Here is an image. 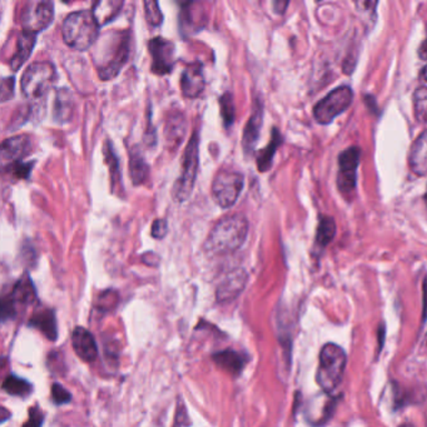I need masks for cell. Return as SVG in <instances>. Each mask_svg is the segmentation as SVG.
I'll use <instances>...</instances> for the list:
<instances>
[{
  "label": "cell",
  "instance_id": "6da1fadb",
  "mask_svg": "<svg viewBox=\"0 0 427 427\" xmlns=\"http://www.w3.org/2000/svg\"><path fill=\"white\" fill-rule=\"evenodd\" d=\"M131 54V33L115 30L99 38L93 52L94 66L99 77L110 81L118 76Z\"/></svg>",
  "mask_w": 427,
  "mask_h": 427
},
{
  "label": "cell",
  "instance_id": "7a4b0ae2",
  "mask_svg": "<svg viewBox=\"0 0 427 427\" xmlns=\"http://www.w3.org/2000/svg\"><path fill=\"white\" fill-rule=\"evenodd\" d=\"M248 228V221L243 214H228L219 219L211 230L204 242V248L211 255L235 252L246 241Z\"/></svg>",
  "mask_w": 427,
  "mask_h": 427
},
{
  "label": "cell",
  "instance_id": "3957f363",
  "mask_svg": "<svg viewBox=\"0 0 427 427\" xmlns=\"http://www.w3.org/2000/svg\"><path fill=\"white\" fill-rule=\"evenodd\" d=\"M64 43L73 49H89L99 38V25L92 11H73L66 16L62 25Z\"/></svg>",
  "mask_w": 427,
  "mask_h": 427
},
{
  "label": "cell",
  "instance_id": "277c9868",
  "mask_svg": "<svg viewBox=\"0 0 427 427\" xmlns=\"http://www.w3.org/2000/svg\"><path fill=\"white\" fill-rule=\"evenodd\" d=\"M346 363L347 356L342 347L334 344L323 346L320 352L316 381L326 394H332L340 386L345 375Z\"/></svg>",
  "mask_w": 427,
  "mask_h": 427
},
{
  "label": "cell",
  "instance_id": "5b68a950",
  "mask_svg": "<svg viewBox=\"0 0 427 427\" xmlns=\"http://www.w3.org/2000/svg\"><path fill=\"white\" fill-rule=\"evenodd\" d=\"M57 78V71L50 62H35L27 66L21 81L22 92L29 100L43 102Z\"/></svg>",
  "mask_w": 427,
  "mask_h": 427
},
{
  "label": "cell",
  "instance_id": "8992f818",
  "mask_svg": "<svg viewBox=\"0 0 427 427\" xmlns=\"http://www.w3.org/2000/svg\"><path fill=\"white\" fill-rule=\"evenodd\" d=\"M198 133H193L191 141L187 146L185 154H183V165H182V173L178 180L175 181L173 186V192L172 196L177 202H186L189 196L192 194L193 187L196 183V177H197L198 167H199V160H198Z\"/></svg>",
  "mask_w": 427,
  "mask_h": 427
},
{
  "label": "cell",
  "instance_id": "52a82bcc",
  "mask_svg": "<svg viewBox=\"0 0 427 427\" xmlns=\"http://www.w3.org/2000/svg\"><path fill=\"white\" fill-rule=\"evenodd\" d=\"M353 92L349 86H341L331 90L313 108V117L320 124H329L350 108Z\"/></svg>",
  "mask_w": 427,
  "mask_h": 427
},
{
  "label": "cell",
  "instance_id": "ba28073f",
  "mask_svg": "<svg viewBox=\"0 0 427 427\" xmlns=\"http://www.w3.org/2000/svg\"><path fill=\"white\" fill-rule=\"evenodd\" d=\"M245 186L243 175L235 170H219L212 182V196L222 209H230Z\"/></svg>",
  "mask_w": 427,
  "mask_h": 427
},
{
  "label": "cell",
  "instance_id": "9c48e42d",
  "mask_svg": "<svg viewBox=\"0 0 427 427\" xmlns=\"http://www.w3.org/2000/svg\"><path fill=\"white\" fill-rule=\"evenodd\" d=\"M54 18V4L48 0L29 1L23 8L21 14V25L23 33L37 34L49 27Z\"/></svg>",
  "mask_w": 427,
  "mask_h": 427
},
{
  "label": "cell",
  "instance_id": "30bf717a",
  "mask_svg": "<svg viewBox=\"0 0 427 427\" xmlns=\"http://www.w3.org/2000/svg\"><path fill=\"white\" fill-rule=\"evenodd\" d=\"M361 149L358 147H350L346 149L339 157V175L337 187L345 197H350L356 189L357 168L360 165Z\"/></svg>",
  "mask_w": 427,
  "mask_h": 427
},
{
  "label": "cell",
  "instance_id": "8fae6325",
  "mask_svg": "<svg viewBox=\"0 0 427 427\" xmlns=\"http://www.w3.org/2000/svg\"><path fill=\"white\" fill-rule=\"evenodd\" d=\"M148 49L152 57V71L158 76L170 73L175 63V44L168 39L156 37L149 40Z\"/></svg>",
  "mask_w": 427,
  "mask_h": 427
},
{
  "label": "cell",
  "instance_id": "7c38bea8",
  "mask_svg": "<svg viewBox=\"0 0 427 427\" xmlns=\"http://www.w3.org/2000/svg\"><path fill=\"white\" fill-rule=\"evenodd\" d=\"M35 300V290L33 283L28 276H24L18 281L17 285L11 291L9 297H6L1 302V316L3 320L8 317H14L18 311V307H25L32 305Z\"/></svg>",
  "mask_w": 427,
  "mask_h": 427
},
{
  "label": "cell",
  "instance_id": "4fadbf2b",
  "mask_svg": "<svg viewBox=\"0 0 427 427\" xmlns=\"http://www.w3.org/2000/svg\"><path fill=\"white\" fill-rule=\"evenodd\" d=\"M71 345L77 356L84 362H93L98 357V347L93 334L84 327H76L71 334Z\"/></svg>",
  "mask_w": 427,
  "mask_h": 427
},
{
  "label": "cell",
  "instance_id": "5bb4252c",
  "mask_svg": "<svg viewBox=\"0 0 427 427\" xmlns=\"http://www.w3.org/2000/svg\"><path fill=\"white\" fill-rule=\"evenodd\" d=\"M206 86L204 76H203V66L201 63H193L186 66L182 73L181 89L182 93L187 98H197L201 95Z\"/></svg>",
  "mask_w": 427,
  "mask_h": 427
},
{
  "label": "cell",
  "instance_id": "9a60e30c",
  "mask_svg": "<svg viewBox=\"0 0 427 427\" xmlns=\"http://www.w3.org/2000/svg\"><path fill=\"white\" fill-rule=\"evenodd\" d=\"M247 272L245 269H238L232 271L226 277L217 288V301L230 302L241 293L247 283Z\"/></svg>",
  "mask_w": 427,
  "mask_h": 427
},
{
  "label": "cell",
  "instance_id": "2e32d148",
  "mask_svg": "<svg viewBox=\"0 0 427 427\" xmlns=\"http://www.w3.org/2000/svg\"><path fill=\"white\" fill-rule=\"evenodd\" d=\"M30 148H32L30 138L25 134L6 138L1 146L3 160L9 163H19L24 157H27L30 152Z\"/></svg>",
  "mask_w": 427,
  "mask_h": 427
},
{
  "label": "cell",
  "instance_id": "e0dca14e",
  "mask_svg": "<svg viewBox=\"0 0 427 427\" xmlns=\"http://www.w3.org/2000/svg\"><path fill=\"white\" fill-rule=\"evenodd\" d=\"M263 121V107L261 102H256L255 107H253V112L250 119L247 122L246 127H245V131H243V137H242V146L246 153H252L255 148H256V144L258 142V138H259V131H261V127H262Z\"/></svg>",
  "mask_w": 427,
  "mask_h": 427
},
{
  "label": "cell",
  "instance_id": "ac0fdd59",
  "mask_svg": "<svg viewBox=\"0 0 427 427\" xmlns=\"http://www.w3.org/2000/svg\"><path fill=\"white\" fill-rule=\"evenodd\" d=\"M187 121L186 117L181 110L170 112L167 122H165V141L170 144V148H178L183 138L186 136Z\"/></svg>",
  "mask_w": 427,
  "mask_h": 427
},
{
  "label": "cell",
  "instance_id": "d6986e66",
  "mask_svg": "<svg viewBox=\"0 0 427 427\" xmlns=\"http://www.w3.org/2000/svg\"><path fill=\"white\" fill-rule=\"evenodd\" d=\"M409 163L415 175H427V131H422L412 144Z\"/></svg>",
  "mask_w": 427,
  "mask_h": 427
},
{
  "label": "cell",
  "instance_id": "ffe728a7",
  "mask_svg": "<svg viewBox=\"0 0 427 427\" xmlns=\"http://www.w3.org/2000/svg\"><path fill=\"white\" fill-rule=\"evenodd\" d=\"M74 113V99L66 88L57 90L53 107V117L58 123H66Z\"/></svg>",
  "mask_w": 427,
  "mask_h": 427
},
{
  "label": "cell",
  "instance_id": "44dd1931",
  "mask_svg": "<svg viewBox=\"0 0 427 427\" xmlns=\"http://www.w3.org/2000/svg\"><path fill=\"white\" fill-rule=\"evenodd\" d=\"M123 1L121 0H98L92 6V14H93L95 22L99 27H103L105 24L112 22L122 11Z\"/></svg>",
  "mask_w": 427,
  "mask_h": 427
},
{
  "label": "cell",
  "instance_id": "7402d4cb",
  "mask_svg": "<svg viewBox=\"0 0 427 427\" xmlns=\"http://www.w3.org/2000/svg\"><path fill=\"white\" fill-rule=\"evenodd\" d=\"M29 324L34 329H39L48 340H57L58 327H57L54 311L42 310L39 312L34 313L33 317L30 318V321H29Z\"/></svg>",
  "mask_w": 427,
  "mask_h": 427
},
{
  "label": "cell",
  "instance_id": "603a6c76",
  "mask_svg": "<svg viewBox=\"0 0 427 427\" xmlns=\"http://www.w3.org/2000/svg\"><path fill=\"white\" fill-rule=\"evenodd\" d=\"M214 361L232 376H238L245 366V360L241 353L233 350L221 351L214 353Z\"/></svg>",
  "mask_w": 427,
  "mask_h": 427
},
{
  "label": "cell",
  "instance_id": "cb8c5ba5",
  "mask_svg": "<svg viewBox=\"0 0 427 427\" xmlns=\"http://www.w3.org/2000/svg\"><path fill=\"white\" fill-rule=\"evenodd\" d=\"M35 38H37V35L27 33H23L19 37L17 49H16L14 55L11 57V63H9V66H11L13 71H17L28 61V58L32 54L34 44H35Z\"/></svg>",
  "mask_w": 427,
  "mask_h": 427
},
{
  "label": "cell",
  "instance_id": "d4e9b609",
  "mask_svg": "<svg viewBox=\"0 0 427 427\" xmlns=\"http://www.w3.org/2000/svg\"><path fill=\"white\" fill-rule=\"evenodd\" d=\"M281 144H282V136L274 128V131H272V138H271V141L267 144V147H264L258 153L257 167L259 172H267L272 167L274 154H276V151H277Z\"/></svg>",
  "mask_w": 427,
  "mask_h": 427
},
{
  "label": "cell",
  "instance_id": "484cf974",
  "mask_svg": "<svg viewBox=\"0 0 427 427\" xmlns=\"http://www.w3.org/2000/svg\"><path fill=\"white\" fill-rule=\"evenodd\" d=\"M129 173L133 183L138 186L148 178L149 167L141 152L133 149L129 152Z\"/></svg>",
  "mask_w": 427,
  "mask_h": 427
},
{
  "label": "cell",
  "instance_id": "4316f807",
  "mask_svg": "<svg viewBox=\"0 0 427 427\" xmlns=\"http://www.w3.org/2000/svg\"><path fill=\"white\" fill-rule=\"evenodd\" d=\"M3 390L6 394L18 397H27L28 394L33 391L32 384H29L27 380L18 378L16 375H9L3 382Z\"/></svg>",
  "mask_w": 427,
  "mask_h": 427
},
{
  "label": "cell",
  "instance_id": "83f0119b",
  "mask_svg": "<svg viewBox=\"0 0 427 427\" xmlns=\"http://www.w3.org/2000/svg\"><path fill=\"white\" fill-rule=\"evenodd\" d=\"M336 235V223L332 217H322L320 219V223L317 227V235H316V243L318 247L324 248L329 246V243Z\"/></svg>",
  "mask_w": 427,
  "mask_h": 427
},
{
  "label": "cell",
  "instance_id": "f1b7e54d",
  "mask_svg": "<svg viewBox=\"0 0 427 427\" xmlns=\"http://www.w3.org/2000/svg\"><path fill=\"white\" fill-rule=\"evenodd\" d=\"M414 108L417 121L427 124V87L417 88L414 93Z\"/></svg>",
  "mask_w": 427,
  "mask_h": 427
},
{
  "label": "cell",
  "instance_id": "f546056e",
  "mask_svg": "<svg viewBox=\"0 0 427 427\" xmlns=\"http://www.w3.org/2000/svg\"><path fill=\"white\" fill-rule=\"evenodd\" d=\"M219 105H221V115H222V118L225 122V126H232L233 121H235V105H233L232 94H223L219 98Z\"/></svg>",
  "mask_w": 427,
  "mask_h": 427
},
{
  "label": "cell",
  "instance_id": "4dcf8cb0",
  "mask_svg": "<svg viewBox=\"0 0 427 427\" xmlns=\"http://www.w3.org/2000/svg\"><path fill=\"white\" fill-rule=\"evenodd\" d=\"M143 6H144V13H146L147 22L153 27H159L163 23V14H162L160 8H159L158 1L146 0L143 3Z\"/></svg>",
  "mask_w": 427,
  "mask_h": 427
},
{
  "label": "cell",
  "instance_id": "1f68e13d",
  "mask_svg": "<svg viewBox=\"0 0 427 427\" xmlns=\"http://www.w3.org/2000/svg\"><path fill=\"white\" fill-rule=\"evenodd\" d=\"M105 160L110 165V177H112V182H113V187H115V182H118V178L121 177L119 173V162L118 158L113 152L112 148V144L110 142H107V147H105Z\"/></svg>",
  "mask_w": 427,
  "mask_h": 427
},
{
  "label": "cell",
  "instance_id": "d6a6232c",
  "mask_svg": "<svg viewBox=\"0 0 427 427\" xmlns=\"http://www.w3.org/2000/svg\"><path fill=\"white\" fill-rule=\"evenodd\" d=\"M52 400L55 405H64L71 400V394L62 385L53 384L52 386Z\"/></svg>",
  "mask_w": 427,
  "mask_h": 427
},
{
  "label": "cell",
  "instance_id": "836d02e7",
  "mask_svg": "<svg viewBox=\"0 0 427 427\" xmlns=\"http://www.w3.org/2000/svg\"><path fill=\"white\" fill-rule=\"evenodd\" d=\"M44 416L43 412L39 407H33L29 411V419L25 422L24 427H42L43 425Z\"/></svg>",
  "mask_w": 427,
  "mask_h": 427
},
{
  "label": "cell",
  "instance_id": "e575fe53",
  "mask_svg": "<svg viewBox=\"0 0 427 427\" xmlns=\"http://www.w3.org/2000/svg\"><path fill=\"white\" fill-rule=\"evenodd\" d=\"M168 232V225L165 222V219H156L152 225V237L157 238V240H162Z\"/></svg>",
  "mask_w": 427,
  "mask_h": 427
},
{
  "label": "cell",
  "instance_id": "d590c367",
  "mask_svg": "<svg viewBox=\"0 0 427 427\" xmlns=\"http://www.w3.org/2000/svg\"><path fill=\"white\" fill-rule=\"evenodd\" d=\"M14 94V78H4L1 83V100L6 102Z\"/></svg>",
  "mask_w": 427,
  "mask_h": 427
},
{
  "label": "cell",
  "instance_id": "8d00e7d4",
  "mask_svg": "<svg viewBox=\"0 0 427 427\" xmlns=\"http://www.w3.org/2000/svg\"><path fill=\"white\" fill-rule=\"evenodd\" d=\"M419 57L421 58L422 61H427V37L419 48Z\"/></svg>",
  "mask_w": 427,
  "mask_h": 427
},
{
  "label": "cell",
  "instance_id": "74e56055",
  "mask_svg": "<svg viewBox=\"0 0 427 427\" xmlns=\"http://www.w3.org/2000/svg\"><path fill=\"white\" fill-rule=\"evenodd\" d=\"M420 79H421L422 82L427 83V64L420 71Z\"/></svg>",
  "mask_w": 427,
  "mask_h": 427
},
{
  "label": "cell",
  "instance_id": "f35d334b",
  "mask_svg": "<svg viewBox=\"0 0 427 427\" xmlns=\"http://www.w3.org/2000/svg\"><path fill=\"white\" fill-rule=\"evenodd\" d=\"M400 427H414V426H412V425H410V423H404V425H401Z\"/></svg>",
  "mask_w": 427,
  "mask_h": 427
},
{
  "label": "cell",
  "instance_id": "ab89813d",
  "mask_svg": "<svg viewBox=\"0 0 427 427\" xmlns=\"http://www.w3.org/2000/svg\"><path fill=\"white\" fill-rule=\"evenodd\" d=\"M426 201H427V193H426Z\"/></svg>",
  "mask_w": 427,
  "mask_h": 427
}]
</instances>
